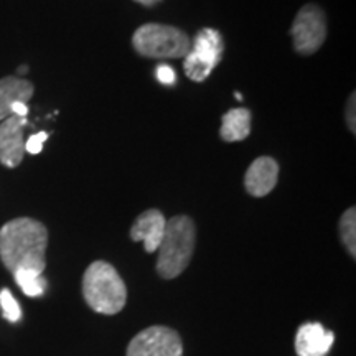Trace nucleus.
Listing matches in <instances>:
<instances>
[{"label": "nucleus", "mask_w": 356, "mask_h": 356, "mask_svg": "<svg viewBox=\"0 0 356 356\" xmlns=\"http://www.w3.org/2000/svg\"><path fill=\"white\" fill-rule=\"evenodd\" d=\"M279 180V165L273 157H259L251 163L244 175V186L252 197H266L275 188Z\"/></svg>", "instance_id": "nucleus-9"}, {"label": "nucleus", "mask_w": 356, "mask_h": 356, "mask_svg": "<svg viewBox=\"0 0 356 356\" xmlns=\"http://www.w3.org/2000/svg\"><path fill=\"white\" fill-rule=\"evenodd\" d=\"M340 236L351 257L356 256V210L350 208L340 220Z\"/></svg>", "instance_id": "nucleus-15"}, {"label": "nucleus", "mask_w": 356, "mask_h": 356, "mask_svg": "<svg viewBox=\"0 0 356 356\" xmlns=\"http://www.w3.org/2000/svg\"><path fill=\"white\" fill-rule=\"evenodd\" d=\"M134 2H139L145 7H152V6H155V3H159L160 0H134Z\"/></svg>", "instance_id": "nucleus-21"}, {"label": "nucleus", "mask_w": 356, "mask_h": 356, "mask_svg": "<svg viewBox=\"0 0 356 356\" xmlns=\"http://www.w3.org/2000/svg\"><path fill=\"white\" fill-rule=\"evenodd\" d=\"M236 99H238V101H243V95H239V92H236Z\"/></svg>", "instance_id": "nucleus-23"}, {"label": "nucleus", "mask_w": 356, "mask_h": 356, "mask_svg": "<svg viewBox=\"0 0 356 356\" xmlns=\"http://www.w3.org/2000/svg\"><path fill=\"white\" fill-rule=\"evenodd\" d=\"M47 228L43 222L32 218H17L6 222L0 229V259L12 274L20 269L43 274L47 267Z\"/></svg>", "instance_id": "nucleus-1"}, {"label": "nucleus", "mask_w": 356, "mask_h": 356, "mask_svg": "<svg viewBox=\"0 0 356 356\" xmlns=\"http://www.w3.org/2000/svg\"><path fill=\"white\" fill-rule=\"evenodd\" d=\"M155 76H157L160 83L165 84V86H173V84L177 83L175 71H173L172 66H168L165 63L157 66V70H155Z\"/></svg>", "instance_id": "nucleus-18"}, {"label": "nucleus", "mask_w": 356, "mask_h": 356, "mask_svg": "<svg viewBox=\"0 0 356 356\" xmlns=\"http://www.w3.org/2000/svg\"><path fill=\"white\" fill-rule=\"evenodd\" d=\"M165 216L159 210H147L139 215L131 228L134 241H142L147 252H155L165 233Z\"/></svg>", "instance_id": "nucleus-11"}, {"label": "nucleus", "mask_w": 356, "mask_h": 356, "mask_svg": "<svg viewBox=\"0 0 356 356\" xmlns=\"http://www.w3.org/2000/svg\"><path fill=\"white\" fill-rule=\"evenodd\" d=\"M132 44L139 55L157 60L185 58L191 48V42L185 32L175 26L159 24L139 26L132 37Z\"/></svg>", "instance_id": "nucleus-4"}, {"label": "nucleus", "mask_w": 356, "mask_h": 356, "mask_svg": "<svg viewBox=\"0 0 356 356\" xmlns=\"http://www.w3.org/2000/svg\"><path fill=\"white\" fill-rule=\"evenodd\" d=\"M355 106H356V101H355V95H351V97L348 99V109H346V122H348V127L350 131L355 134Z\"/></svg>", "instance_id": "nucleus-19"}, {"label": "nucleus", "mask_w": 356, "mask_h": 356, "mask_svg": "<svg viewBox=\"0 0 356 356\" xmlns=\"http://www.w3.org/2000/svg\"><path fill=\"white\" fill-rule=\"evenodd\" d=\"M25 126L26 119L19 115H10L0 124V163L7 168H15L24 160Z\"/></svg>", "instance_id": "nucleus-8"}, {"label": "nucleus", "mask_w": 356, "mask_h": 356, "mask_svg": "<svg viewBox=\"0 0 356 356\" xmlns=\"http://www.w3.org/2000/svg\"><path fill=\"white\" fill-rule=\"evenodd\" d=\"M225 43L221 33L213 29H203L193 40L188 55L184 58L185 74L191 81L202 83L211 74V71L220 65Z\"/></svg>", "instance_id": "nucleus-5"}, {"label": "nucleus", "mask_w": 356, "mask_h": 356, "mask_svg": "<svg viewBox=\"0 0 356 356\" xmlns=\"http://www.w3.org/2000/svg\"><path fill=\"white\" fill-rule=\"evenodd\" d=\"M335 335L320 323L300 325L296 335V351L300 356H325L330 351Z\"/></svg>", "instance_id": "nucleus-10"}, {"label": "nucleus", "mask_w": 356, "mask_h": 356, "mask_svg": "<svg viewBox=\"0 0 356 356\" xmlns=\"http://www.w3.org/2000/svg\"><path fill=\"white\" fill-rule=\"evenodd\" d=\"M0 307H2L3 317H6L8 322L17 323L22 318V310L19 302L15 300V297L12 296V292L8 289H3L0 292Z\"/></svg>", "instance_id": "nucleus-16"}, {"label": "nucleus", "mask_w": 356, "mask_h": 356, "mask_svg": "<svg viewBox=\"0 0 356 356\" xmlns=\"http://www.w3.org/2000/svg\"><path fill=\"white\" fill-rule=\"evenodd\" d=\"M127 356H184V345L173 328L155 325L132 338Z\"/></svg>", "instance_id": "nucleus-7"}, {"label": "nucleus", "mask_w": 356, "mask_h": 356, "mask_svg": "<svg viewBox=\"0 0 356 356\" xmlns=\"http://www.w3.org/2000/svg\"><path fill=\"white\" fill-rule=\"evenodd\" d=\"M83 297L97 314L115 315L126 305L127 289L109 262L96 261L83 275Z\"/></svg>", "instance_id": "nucleus-2"}, {"label": "nucleus", "mask_w": 356, "mask_h": 356, "mask_svg": "<svg viewBox=\"0 0 356 356\" xmlns=\"http://www.w3.org/2000/svg\"><path fill=\"white\" fill-rule=\"evenodd\" d=\"M15 282L19 284L22 292L29 297H42L47 289V280L37 270L30 269H20L17 273H13Z\"/></svg>", "instance_id": "nucleus-14"}, {"label": "nucleus", "mask_w": 356, "mask_h": 356, "mask_svg": "<svg viewBox=\"0 0 356 356\" xmlns=\"http://www.w3.org/2000/svg\"><path fill=\"white\" fill-rule=\"evenodd\" d=\"M249 132H251V113L248 109H231L222 115L220 136L225 142L244 140Z\"/></svg>", "instance_id": "nucleus-13"}, {"label": "nucleus", "mask_w": 356, "mask_h": 356, "mask_svg": "<svg viewBox=\"0 0 356 356\" xmlns=\"http://www.w3.org/2000/svg\"><path fill=\"white\" fill-rule=\"evenodd\" d=\"M12 115H19V118H26L29 114V108H26V102H15L10 108Z\"/></svg>", "instance_id": "nucleus-20"}, {"label": "nucleus", "mask_w": 356, "mask_h": 356, "mask_svg": "<svg viewBox=\"0 0 356 356\" xmlns=\"http://www.w3.org/2000/svg\"><path fill=\"white\" fill-rule=\"evenodd\" d=\"M197 229L188 216H173L167 221L159 246L157 273L163 279H175L188 267L195 251Z\"/></svg>", "instance_id": "nucleus-3"}, {"label": "nucleus", "mask_w": 356, "mask_h": 356, "mask_svg": "<svg viewBox=\"0 0 356 356\" xmlns=\"http://www.w3.org/2000/svg\"><path fill=\"white\" fill-rule=\"evenodd\" d=\"M32 96V83L15 76H7L0 79V121L10 118V108L15 102H26Z\"/></svg>", "instance_id": "nucleus-12"}, {"label": "nucleus", "mask_w": 356, "mask_h": 356, "mask_svg": "<svg viewBox=\"0 0 356 356\" xmlns=\"http://www.w3.org/2000/svg\"><path fill=\"white\" fill-rule=\"evenodd\" d=\"M291 37L300 55H314L327 38V22L322 8L315 3L304 6L293 19Z\"/></svg>", "instance_id": "nucleus-6"}, {"label": "nucleus", "mask_w": 356, "mask_h": 356, "mask_svg": "<svg viewBox=\"0 0 356 356\" xmlns=\"http://www.w3.org/2000/svg\"><path fill=\"white\" fill-rule=\"evenodd\" d=\"M48 139V134L47 132H38V134H33L32 137H30L29 140H25V152L32 154V155H37L42 152L43 149V144L44 140Z\"/></svg>", "instance_id": "nucleus-17"}, {"label": "nucleus", "mask_w": 356, "mask_h": 356, "mask_svg": "<svg viewBox=\"0 0 356 356\" xmlns=\"http://www.w3.org/2000/svg\"><path fill=\"white\" fill-rule=\"evenodd\" d=\"M17 71H19V74H25L26 71H29V66H20V68Z\"/></svg>", "instance_id": "nucleus-22"}]
</instances>
